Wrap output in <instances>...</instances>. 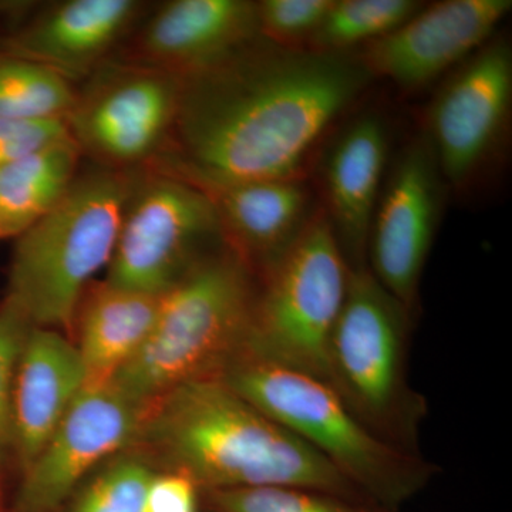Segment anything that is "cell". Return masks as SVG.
Instances as JSON below:
<instances>
[{
  "instance_id": "9",
  "label": "cell",
  "mask_w": 512,
  "mask_h": 512,
  "mask_svg": "<svg viewBox=\"0 0 512 512\" xmlns=\"http://www.w3.org/2000/svg\"><path fill=\"white\" fill-rule=\"evenodd\" d=\"M181 84L120 59L77 84L66 124L83 158L119 171L151 167L173 133Z\"/></svg>"
},
{
  "instance_id": "26",
  "label": "cell",
  "mask_w": 512,
  "mask_h": 512,
  "mask_svg": "<svg viewBox=\"0 0 512 512\" xmlns=\"http://www.w3.org/2000/svg\"><path fill=\"white\" fill-rule=\"evenodd\" d=\"M35 328L9 298L0 303V454L12 450V394L20 357Z\"/></svg>"
},
{
  "instance_id": "13",
  "label": "cell",
  "mask_w": 512,
  "mask_h": 512,
  "mask_svg": "<svg viewBox=\"0 0 512 512\" xmlns=\"http://www.w3.org/2000/svg\"><path fill=\"white\" fill-rule=\"evenodd\" d=\"M511 9V0H446L423 6L392 33L363 47L357 59L372 79L416 92L493 39Z\"/></svg>"
},
{
  "instance_id": "22",
  "label": "cell",
  "mask_w": 512,
  "mask_h": 512,
  "mask_svg": "<svg viewBox=\"0 0 512 512\" xmlns=\"http://www.w3.org/2000/svg\"><path fill=\"white\" fill-rule=\"evenodd\" d=\"M424 3L414 0H333L306 50L348 55L392 33L416 15Z\"/></svg>"
},
{
  "instance_id": "20",
  "label": "cell",
  "mask_w": 512,
  "mask_h": 512,
  "mask_svg": "<svg viewBox=\"0 0 512 512\" xmlns=\"http://www.w3.org/2000/svg\"><path fill=\"white\" fill-rule=\"evenodd\" d=\"M83 156L72 136L0 167V241L18 238L69 191Z\"/></svg>"
},
{
  "instance_id": "7",
  "label": "cell",
  "mask_w": 512,
  "mask_h": 512,
  "mask_svg": "<svg viewBox=\"0 0 512 512\" xmlns=\"http://www.w3.org/2000/svg\"><path fill=\"white\" fill-rule=\"evenodd\" d=\"M350 266L323 210L315 211L256 292L242 348L330 386L329 350Z\"/></svg>"
},
{
  "instance_id": "10",
  "label": "cell",
  "mask_w": 512,
  "mask_h": 512,
  "mask_svg": "<svg viewBox=\"0 0 512 512\" xmlns=\"http://www.w3.org/2000/svg\"><path fill=\"white\" fill-rule=\"evenodd\" d=\"M512 107V49L488 40L454 70L431 101L427 137L444 184L463 190L500 150Z\"/></svg>"
},
{
  "instance_id": "16",
  "label": "cell",
  "mask_w": 512,
  "mask_h": 512,
  "mask_svg": "<svg viewBox=\"0 0 512 512\" xmlns=\"http://www.w3.org/2000/svg\"><path fill=\"white\" fill-rule=\"evenodd\" d=\"M220 225L222 244L258 281L302 234L315 211L302 180H258L204 185Z\"/></svg>"
},
{
  "instance_id": "14",
  "label": "cell",
  "mask_w": 512,
  "mask_h": 512,
  "mask_svg": "<svg viewBox=\"0 0 512 512\" xmlns=\"http://www.w3.org/2000/svg\"><path fill=\"white\" fill-rule=\"evenodd\" d=\"M148 9L114 59L181 82L261 37L251 0H171Z\"/></svg>"
},
{
  "instance_id": "1",
  "label": "cell",
  "mask_w": 512,
  "mask_h": 512,
  "mask_svg": "<svg viewBox=\"0 0 512 512\" xmlns=\"http://www.w3.org/2000/svg\"><path fill=\"white\" fill-rule=\"evenodd\" d=\"M370 80L357 57L259 37L183 80L173 133L148 168L197 187L302 180L325 134Z\"/></svg>"
},
{
  "instance_id": "25",
  "label": "cell",
  "mask_w": 512,
  "mask_h": 512,
  "mask_svg": "<svg viewBox=\"0 0 512 512\" xmlns=\"http://www.w3.org/2000/svg\"><path fill=\"white\" fill-rule=\"evenodd\" d=\"M333 0L256 2L259 36L285 49H306Z\"/></svg>"
},
{
  "instance_id": "4",
  "label": "cell",
  "mask_w": 512,
  "mask_h": 512,
  "mask_svg": "<svg viewBox=\"0 0 512 512\" xmlns=\"http://www.w3.org/2000/svg\"><path fill=\"white\" fill-rule=\"evenodd\" d=\"M136 173L80 168L62 200L15 238L6 298L36 328L73 332L84 293L113 258Z\"/></svg>"
},
{
  "instance_id": "8",
  "label": "cell",
  "mask_w": 512,
  "mask_h": 512,
  "mask_svg": "<svg viewBox=\"0 0 512 512\" xmlns=\"http://www.w3.org/2000/svg\"><path fill=\"white\" fill-rule=\"evenodd\" d=\"M221 245L208 195L183 178L144 168L134 175L106 282L160 296Z\"/></svg>"
},
{
  "instance_id": "23",
  "label": "cell",
  "mask_w": 512,
  "mask_h": 512,
  "mask_svg": "<svg viewBox=\"0 0 512 512\" xmlns=\"http://www.w3.org/2000/svg\"><path fill=\"white\" fill-rule=\"evenodd\" d=\"M156 471L138 451H121L87 477L60 512H141Z\"/></svg>"
},
{
  "instance_id": "3",
  "label": "cell",
  "mask_w": 512,
  "mask_h": 512,
  "mask_svg": "<svg viewBox=\"0 0 512 512\" xmlns=\"http://www.w3.org/2000/svg\"><path fill=\"white\" fill-rule=\"evenodd\" d=\"M218 375L259 412L305 441L370 503L396 512L437 467L373 433L328 383L241 348Z\"/></svg>"
},
{
  "instance_id": "21",
  "label": "cell",
  "mask_w": 512,
  "mask_h": 512,
  "mask_svg": "<svg viewBox=\"0 0 512 512\" xmlns=\"http://www.w3.org/2000/svg\"><path fill=\"white\" fill-rule=\"evenodd\" d=\"M76 86L42 64L0 50V117L66 121Z\"/></svg>"
},
{
  "instance_id": "24",
  "label": "cell",
  "mask_w": 512,
  "mask_h": 512,
  "mask_svg": "<svg viewBox=\"0 0 512 512\" xmlns=\"http://www.w3.org/2000/svg\"><path fill=\"white\" fill-rule=\"evenodd\" d=\"M201 503L205 512H392L291 485L201 491Z\"/></svg>"
},
{
  "instance_id": "18",
  "label": "cell",
  "mask_w": 512,
  "mask_h": 512,
  "mask_svg": "<svg viewBox=\"0 0 512 512\" xmlns=\"http://www.w3.org/2000/svg\"><path fill=\"white\" fill-rule=\"evenodd\" d=\"M86 386L76 346L59 330L33 328L12 394V451L20 470L35 460Z\"/></svg>"
},
{
  "instance_id": "11",
  "label": "cell",
  "mask_w": 512,
  "mask_h": 512,
  "mask_svg": "<svg viewBox=\"0 0 512 512\" xmlns=\"http://www.w3.org/2000/svg\"><path fill=\"white\" fill-rule=\"evenodd\" d=\"M143 413L113 383L86 384L22 471L13 512H60L101 464L133 446Z\"/></svg>"
},
{
  "instance_id": "28",
  "label": "cell",
  "mask_w": 512,
  "mask_h": 512,
  "mask_svg": "<svg viewBox=\"0 0 512 512\" xmlns=\"http://www.w3.org/2000/svg\"><path fill=\"white\" fill-rule=\"evenodd\" d=\"M141 512H204L200 487L181 471H156Z\"/></svg>"
},
{
  "instance_id": "5",
  "label": "cell",
  "mask_w": 512,
  "mask_h": 512,
  "mask_svg": "<svg viewBox=\"0 0 512 512\" xmlns=\"http://www.w3.org/2000/svg\"><path fill=\"white\" fill-rule=\"evenodd\" d=\"M256 292L237 256L225 245L212 249L160 296L146 343L111 383L146 407L178 384L220 372L244 345Z\"/></svg>"
},
{
  "instance_id": "12",
  "label": "cell",
  "mask_w": 512,
  "mask_h": 512,
  "mask_svg": "<svg viewBox=\"0 0 512 512\" xmlns=\"http://www.w3.org/2000/svg\"><path fill=\"white\" fill-rule=\"evenodd\" d=\"M443 177L426 138L409 144L383 184L367 245V268L410 315L439 228Z\"/></svg>"
},
{
  "instance_id": "17",
  "label": "cell",
  "mask_w": 512,
  "mask_h": 512,
  "mask_svg": "<svg viewBox=\"0 0 512 512\" xmlns=\"http://www.w3.org/2000/svg\"><path fill=\"white\" fill-rule=\"evenodd\" d=\"M387 156L386 124L376 114L367 113L340 131L323 158V212L350 269L367 266V245Z\"/></svg>"
},
{
  "instance_id": "19",
  "label": "cell",
  "mask_w": 512,
  "mask_h": 512,
  "mask_svg": "<svg viewBox=\"0 0 512 512\" xmlns=\"http://www.w3.org/2000/svg\"><path fill=\"white\" fill-rule=\"evenodd\" d=\"M160 296L106 281L89 286L72 332L86 384L111 382L143 348L156 322Z\"/></svg>"
},
{
  "instance_id": "2",
  "label": "cell",
  "mask_w": 512,
  "mask_h": 512,
  "mask_svg": "<svg viewBox=\"0 0 512 512\" xmlns=\"http://www.w3.org/2000/svg\"><path fill=\"white\" fill-rule=\"evenodd\" d=\"M130 448L164 470L187 474L201 491L291 485L375 505L218 373L178 384L148 403Z\"/></svg>"
},
{
  "instance_id": "27",
  "label": "cell",
  "mask_w": 512,
  "mask_h": 512,
  "mask_svg": "<svg viewBox=\"0 0 512 512\" xmlns=\"http://www.w3.org/2000/svg\"><path fill=\"white\" fill-rule=\"evenodd\" d=\"M67 136L70 133L66 121H23L0 117V167Z\"/></svg>"
},
{
  "instance_id": "6",
  "label": "cell",
  "mask_w": 512,
  "mask_h": 512,
  "mask_svg": "<svg viewBox=\"0 0 512 512\" xmlns=\"http://www.w3.org/2000/svg\"><path fill=\"white\" fill-rule=\"evenodd\" d=\"M412 315L367 266L350 269L348 292L330 340V386L373 433L417 453L427 407L407 382Z\"/></svg>"
},
{
  "instance_id": "15",
  "label": "cell",
  "mask_w": 512,
  "mask_h": 512,
  "mask_svg": "<svg viewBox=\"0 0 512 512\" xmlns=\"http://www.w3.org/2000/svg\"><path fill=\"white\" fill-rule=\"evenodd\" d=\"M138 0H63L18 15L0 50L42 64L73 86L119 53L147 12Z\"/></svg>"
}]
</instances>
